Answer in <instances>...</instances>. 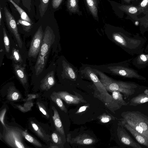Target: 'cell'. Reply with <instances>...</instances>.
<instances>
[{"mask_svg":"<svg viewBox=\"0 0 148 148\" xmlns=\"http://www.w3.org/2000/svg\"><path fill=\"white\" fill-rule=\"evenodd\" d=\"M114 41L129 54L133 56L143 53L147 39L139 34H132L123 31L114 33Z\"/></svg>","mask_w":148,"mask_h":148,"instance_id":"1","label":"cell"},{"mask_svg":"<svg viewBox=\"0 0 148 148\" xmlns=\"http://www.w3.org/2000/svg\"><path fill=\"white\" fill-rule=\"evenodd\" d=\"M100 80L107 91H118L123 93L127 97L134 94L135 89L139 85L134 82L114 80L99 70L95 69Z\"/></svg>","mask_w":148,"mask_h":148,"instance_id":"2","label":"cell"},{"mask_svg":"<svg viewBox=\"0 0 148 148\" xmlns=\"http://www.w3.org/2000/svg\"><path fill=\"white\" fill-rule=\"evenodd\" d=\"M55 36L52 29L47 26L44 33L42 45L35 66V75L38 76L45 67L50 49L55 40Z\"/></svg>","mask_w":148,"mask_h":148,"instance_id":"3","label":"cell"},{"mask_svg":"<svg viewBox=\"0 0 148 148\" xmlns=\"http://www.w3.org/2000/svg\"><path fill=\"white\" fill-rule=\"evenodd\" d=\"M121 122L128 124L136 131L148 139V118L138 112H127Z\"/></svg>","mask_w":148,"mask_h":148,"instance_id":"4","label":"cell"},{"mask_svg":"<svg viewBox=\"0 0 148 148\" xmlns=\"http://www.w3.org/2000/svg\"><path fill=\"white\" fill-rule=\"evenodd\" d=\"M85 73L96 86L100 93L101 99L105 106L114 112L115 110L119 108V103L114 100L112 95L109 94L93 69L90 67H87L85 70Z\"/></svg>","mask_w":148,"mask_h":148,"instance_id":"5","label":"cell"},{"mask_svg":"<svg viewBox=\"0 0 148 148\" xmlns=\"http://www.w3.org/2000/svg\"><path fill=\"white\" fill-rule=\"evenodd\" d=\"M132 59L123 62L120 64L108 67L109 70L113 74L124 78L135 79L145 80L146 78L140 74L135 69L129 65Z\"/></svg>","mask_w":148,"mask_h":148,"instance_id":"6","label":"cell"},{"mask_svg":"<svg viewBox=\"0 0 148 148\" xmlns=\"http://www.w3.org/2000/svg\"><path fill=\"white\" fill-rule=\"evenodd\" d=\"M21 134L16 130L10 129L8 130L5 136L6 143L13 148H25L26 147L22 138Z\"/></svg>","mask_w":148,"mask_h":148,"instance_id":"7","label":"cell"},{"mask_svg":"<svg viewBox=\"0 0 148 148\" xmlns=\"http://www.w3.org/2000/svg\"><path fill=\"white\" fill-rule=\"evenodd\" d=\"M43 35L42 26H40L34 34L31 42L28 53L29 57L36 58L39 53Z\"/></svg>","mask_w":148,"mask_h":148,"instance_id":"8","label":"cell"},{"mask_svg":"<svg viewBox=\"0 0 148 148\" xmlns=\"http://www.w3.org/2000/svg\"><path fill=\"white\" fill-rule=\"evenodd\" d=\"M4 10L8 26L11 32L14 35L19 47L21 48L22 46V42L18 32L15 20L13 16L6 7H4Z\"/></svg>","mask_w":148,"mask_h":148,"instance_id":"9","label":"cell"},{"mask_svg":"<svg viewBox=\"0 0 148 148\" xmlns=\"http://www.w3.org/2000/svg\"><path fill=\"white\" fill-rule=\"evenodd\" d=\"M58 95L68 105L77 104L87 102L82 97L70 94L66 91L56 92Z\"/></svg>","mask_w":148,"mask_h":148,"instance_id":"10","label":"cell"},{"mask_svg":"<svg viewBox=\"0 0 148 148\" xmlns=\"http://www.w3.org/2000/svg\"><path fill=\"white\" fill-rule=\"evenodd\" d=\"M123 128L118 131V135L121 141L125 145L136 148H141L139 145L135 142Z\"/></svg>","mask_w":148,"mask_h":148,"instance_id":"11","label":"cell"},{"mask_svg":"<svg viewBox=\"0 0 148 148\" xmlns=\"http://www.w3.org/2000/svg\"><path fill=\"white\" fill-rule=\"evenodd\" d=\"M132 64L138 69H144L148 66V52L142 53L132 59Z\"/></svg>","mask_w":148,"mask_h":148,"instance_id":"12","label":"cell"},{"mask_svg":"<svg viewBox=\"0 0 148 148\" xmlns=\"http://www.w3.org/2000/svg\"><path fill=\"white\" fill-rule=\"evenodd\" d=\"M70 141L72 143L88 145L94 143L95 142V140L89 135L84 134L79 135L75 138H71Z\"/></svg>","mask_w":148,"mask_h":148,"instance_id":"13","label":"cell"},{"mask_svg":"<svg viewBox=\"0 0 148 148\" xmlns=\"http://www.w3.org/2000/svg\"><path fill=\"white\" fill-rule=\"evenodd\" d=\"M55 83L54 72L52 71L48 73L41 81L40 87L43 90H48L54 85Z\"/></svg>","mask_w":148,"mask_h":148,"instance_id":"14","label":"cell"},{"mask_svg":"<svg viewBox=\"0 0 148 148\" xmlns=\"http://www.w3.org/2000/svg\"><path fill=\"white\" fill-rule=\"evenodd\" d=\"M121 123L130 132L139 143L148 148V139L136 131L128 124L122 122Z\"/></svg>","mask_w":148,"mask_h":148,"instance_id":"15","label":"cell"},{"mask_svg":"<svg viewBox=\"0 0 148 148\" xmlns=\"http://www.w3.org/2000/svg\"><path fill=\"white\" fill-rule=\"evenodd\" d=\"M13 66L16 76L21 83L24 85L27 82V75L24 68L18 64H14Z\"/></svg>","mask_w":148,"mask_h":148,"instance_id":"16","label":"cell"},{"mask_svg":"<svg viewBox=\"0 0 148 148\" xmlns=\"http://www.w3.org/2000/svg\"><path fill=\"white\" fill-rule=\"evenodd\" d=\"M52 108L53 111V115L52 118L55 127L57 130L60 134L64 135V132L58 113L55 108L52 106Z\"/></svg>","mask_w":148,"mask_h":148,"instance_id":"17","label":"cell"},{"mask_svg":"<svg viewBox=\"0 0 148 148\" xmlns=\"http://www.w3.org/2000/svg\"><path fill=\"white\" fill-rule=\"evenodd\" d=\"M62 65L66 76L70 79L75 80L77 78L76 74L71 66L64 60L62 61Z\"/></svg>","mask_w":148,"mask_h":148,"instance_id":"18","label":"cell"},{"mask_svg":"<svg viewBox=\"0 0 148 148\" xmlns=\"http://www.w3.org/2000/svg\"><path fill=\"white\" fill-rule=\"evenodd\" d=\"M52 100L59 108L60 110L67 112V109L64 105L62 99L58 95L56 92H53L50 96Z\"/></svg>","mask_w":148,"mask_h":148,"instance_id":"19","label":"cell"},{"mask_svg":"<svg viewBox=\"0 0 148 148\" xmlns=\"http://www.w3.org/2000/svg\"><path fill=\"white\" fill-rule=\"evenodd\" d=\"M8 0L11 3L16 9L20 14L21 19L27 21L32 24V22L28 15L23 9L18 6V5L13 0Z\"/></svg>","mask_w":148,"mask_h":148,"instance_id":"20","label":"cell"},{"mask_svg":"<svg viewBox=\"0 0 148 148\" xmlns=\"http://www.w3.org/2000/svg\"><path fill=\"white\" fill-rule=\"evenodd\" d=\"M87 5L92 15L96 17L98 16V10L96 0H86Z\"/></svg>","mask_w":148,"mask_h":148,"instance_id":"21","label":"cell"},{"mask_svg":"<svg viewBox=\"0 0 148 148\" xmlns=\"http://www.w3.org/2000/svg\"><path fill=\"white\" fill-rule=\"evenodd\" d=\"M120 8L128 14H138L140 12L143 11V8L140 7H137L135 6L123 5L119 7Z\"/></svg>","mask_w":148,"mask_h":148,"instance_id":"22","label":"cell"},{"mask_svg":"<svg viewBox=\"0 0 148 148\" xmlns=\"http://www.w3.org/2000/svg\"><path fill=\"white\" fill-rule=\"evenodd\" d=\"M112 92V96L114 100L122 105H127V103L123 100L122 95L120 92L118 91H113Z\"/></svg>","mask_w":148,"mask_h":148,"instance_id":"23","label":"cell"},{"mask_svg":"<svg viewBox=\"0 0 148 148\" xmlns=\"http://www.w3.org/2000/svg\"><path fill=\"white\" fill-rule=\"evenodd\" d=\"M50 0H40V3L39 6V12L42 17L47 10Z\"/></svg>","mask_w":148,"mask_h":148,"instance_id":"24","label":"cell"},{"mask_svg":"<svg viewBox=\"0 0 148 148\" xmlns=\"http://www.w3.org/2000/svg\"><path fill=\"white\" fill-rule=\"evenodd\" d=\"M22 134L23 137L30 143L38 147H42V145L38 141L29 135L27 132L23 131L22 132Z\"/></svg>","mask_w":148,"mask_h":148,"instance_id":"25","label":"cell"},{"mask_svg":"<svg viewBox=\"0 0 148 148\" xmlns=\"http://www.w3.org/2000/svg\"><path fill=\"white\" fill-rule=\"evenodd\" d=\"M67 8L71 12H75L78 11V0H68Z\"/></svg>","mask_w":148,"mask_h":148,"instance_id":"26","label":"cell"},{"mask_svg":"<svg viewBox=\"0 0 148 148\" xmlns=\"http://www.w3.org/2000/svg\"><path fill=\"white\" fill-rule=\"evenodd\" d=\"M11 57L16 63L18 62L21 64L23 62L19 50L14 48L12 49Z\"/></svg>","mask_w":148,"mask_h":148,"instance_id":"27","label":"cell"},{"mask_svg":"<svg viewBox=\"0 0 148 148\" xmlns=\"http://www.w3.org/2000/svg\"><path fill=\"white\" fill-rule=\"evenodd\" d=\"M9 94L8 97L9 98L10 100L12 101H16L18 100L19 98L20 95L15 88L13 87H11L9 88Z\"/></svg>","mask_w":148,"mask_h":148,"instance_id":"28","label":"cell"},{"mask_svg":"<svg viewBox=\"0 0 148 148\" xmlns=\"http://www.w3.org/2000/svg\"><path fill=\"white\" fill-rule=\"evenodd\" d=\"M3 30L4 43L5 50L8 53L10 50V40L7 34L5 28H3Z\"/></svg>","mask_w":148,"mask_h":148,"instance_id":"29","label":"cell"},{"mask_svg":"<svg viewBox=\"0 0 148 148\" xmlns=\"http://www.w3.org/2000/svg\"><path fill=\"white\" fill-rule=\"evenodd\" d=\"M18 22L21 25L24 30L26 32H28L29 31L32 26V24L21 19H19Z\"/></svg>","mask_w":148,"mask_h":148,"instance_id":"30","label":"cell"},{"mask_svg":"<svg viewBox=\"0 0 148 148\" xmlns=\"http://www.w3.org/2000/svg\"><path fill=\"white\" fill-rule=\"evenodd\" d=\"M132 100L136 103H143L148 101V97L143 95H139L133 98Z\"/></svg>","mask_w":148,"mask_h":148,"instance_id":"31","label":"cell"},{"mask_svg":"<svg viewBox=\"0 0 148 148\" xmlns=\"http://www.w3.org/2000/svg\"><path fill=\"white\" fill-rule=\"evenodd\" d=\"M99 119L100 121L103 123L108 122L111 119L110 116L105 114L101 115Z\"/></svg>","mask_w":148,"mask_h":148,"instance_id":"32","label":"cell"},{"mask_svg":"<svg viewBox=\"0 0 148 148\" xmlns=\"http://www.w3.org/2000/svg\"><path fill=\"white\" fill-rule=\"evenodd\" d=\"M52 138L53 142L56 144H59L61 143V138L55 133H53L52 134Z\"/></svg>","mask_w":148,"mask_h":148,"instance_id":"33","label":"cell"},{"mask_svg":"<svg viewBox=\"0 0 148 148\" xmlns=\"http://www.w3.org/2000/svg\"><path fill=\"white\" fill-rule=\"evenodd\" d=\"M31 123L33 129L37 133V134L40 136H42V134L37 125L33 122H31Z\"/></svg>","mask_w":148,"mask_h":148,"instance_id":"34","label":"cell"},{"mask_svg":"<svg viewBox=\"0 0 148 148\" xmlns=\"http://www.w3.org/2000/svg\"><path fill=\"white\" fill-rule=\"evenodd\" d=\"M62 0H52V5L53 8L55 9L57 8L61 3Z\"/></svg>","mask_w":148,"mask_h":148,"instance_id":"35","label":"cell"},{"mask_svg":"<svg viewBox=\"0 0 148 148\" xmlns=\"http://www.w3.org/2000/svg\"><path fill=\"white\" fill-rule=\"evenodd\" d=\"M23 2V4L25 7L29 11L31 10V0H21Z\"/></svg>","mask_w":148,"mask_h":148,"instance_id":"36","label":"cell"},{"mask_svg":"<svg viewBox=\"0 0 148 148\" xmlns=\"http://www.w3.org/2000/svg\"><path fill=\"white\" fill-rule=\"evenodd\" d=\"M140 7L143 9L148 7V0H143L140 3Z\"/></svg>","mask_w":148,"mask_h":148,"instance_id":"37","label":"cell"},{"mask_svg":"<svg viewBox=\"0 0 148 148\" xmlns=\"http://www.w3.org/2000/svg\"><path fill=\"white\" fill-rule=\"evenodd\" d=\"M6 112V109H4L1 111L0 115V120L2 124L4 126H5V125L3 122V120Z\"/></svg>","mask_w":148,"mask_h":148,"instance_id":"38","label":"cell"},{"mask_svg":"<svg viewBox=\"0 0 148 148\" xmlns=\"http://www.w3.org/2000/svg\"><path fill=\"white\" fill-rule=\"evenodd\" d=\"M37 105L38 106V108L40 110V112H42V113L47 118L49 117V115L47 113L46 111L44 109L42 106L40 105L39 103H37Z\"/></svg>","mask_w":148,"mask_h":148,"instance_id":"39","label":"cell"},{"mask_svg":"<svg viewBox=\"0 0 148 148\" xmlns=\"http://www.w3.org/2000/svg\"><path fill=\"white\" fill-rule=\"evenodd\" d=\"M88 107V106H84L81 107L77 110L75 113L78 114L85 111Z\"/></svg>","mask_w":148,"mask_h":148,"instance_id":"40","label":"cell"},{"mask_svg":"<svg viewBox=\"0 0 148 148\" xmlns=\"http://www.w3.org/2000/svg\"><path fill=\"white\" fill-rule=\"evenodd\" d=\"M21 0H13L18 5Z\"/></svg>","mask_w":148,"mask_h":148,"instance_id":"41","label":"cell"},{"mask_svg":"<svg viewBox=\"0 0 148 148\" xmlns=\"http://www.w3.org/2000/svg\"><path fill=\"white\" fill-rule=\"evenodd\" d=\"M1 9H0V25H1Z\"/></svg>","mask_w":148,"mask_h":148,"instance_id":"42","label":"cell"},{"mask_svg":"<svg viewBox=\"0 0 148 148\" xmlns=\"http://www.w3.org/2000/svg\"><path fill=\"white\" fill-rule=\"evenodd\" d=\"M145 52H148V44L146 47V48L145 49Z\"/></svg>","mask_w":148,"mask_h":148,"instance_id":"43","label":"cell"},{"mask_svg":"<svg viewBox=\"0 0 148 148\" xmlns=\"http://www.w3.org/2000/svg\"><path fill=\"white\" fill-rule=\"evenodd\" d=\"M144 93L146 95L148 96V90L146 89L144 91Z\"/></svg>","mask_w":148,"mask_h":148,"instance_id":"44","label":"cell"},{"mask_svg":"<svg viewBox=\"0 0 148 148\" xmlns=\"http://www.w3.org/2000/svg\"><path fill=\"white\" fill-rule=\"evenodd\" d=\"M124 0L126 2H128L129 1H130L131 0Z\"/></svg>","mask_w":148,"mask_h":148,"instance_id":"45","label":"cell"},{"mask_svg":"<svg viewBox=\"0 0 148 148\" xmlns=\"http://www.w3.org/2000/svg\"><path fill=\"white\" fill-rule=\"evenodd\" d=\"M147 67H148V66Z\"/></svg>","mask_w":148,"mask_h":148,"instance_id":"46","label":"cell"}]
</instances>
